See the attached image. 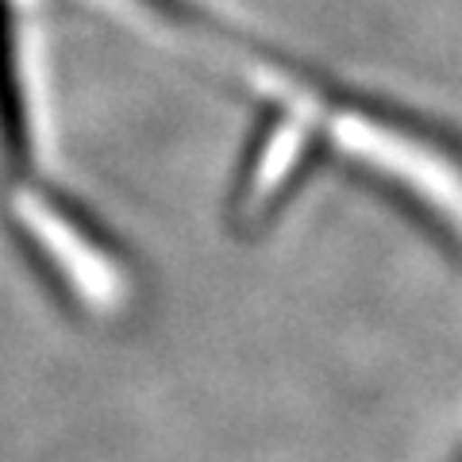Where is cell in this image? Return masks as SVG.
Wrapping results in <instances>:
<instances>
[{"mask_svg":"<svg viewBox=\"0 0 462 462\" xmlns=\"http://www.w3.org/2000/svg\"><path fill=\"white\" fill-rule=\"evenodd\" d=\"M451 462H462V447H458V451H455V455H451Z\"/></svg>","mask_w":462,"mask_h":462,"instance_id":"6da1fadb","label":"cell"}]
</instances>
